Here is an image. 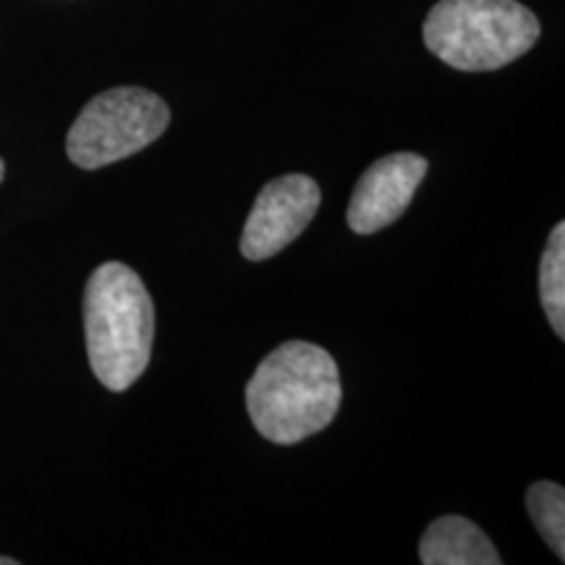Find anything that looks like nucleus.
<instances>
[{
    "label": "nucleus",
    "instance_id": "obj_1",
    "mask_svg": "<svg viewBox=\"0 0 565 565\" xmlns=\"http://www.w3.org/2000/svg\"><path fill=\"white\" fill-rule=\"evenodd\" d=\"M341 398L335 359L307 341H288L267 353L246 385L252 424L275 445H296L322 433L335 419Z\"/></svg>",
    "mask_w": 565,
    "mask_h": 565
},
{
    "label": "nucleus",
    "instance_id": "obj_2",
    "mask_svg": "<svg viewBox=\"0 0 565 565\" xmlns=\"http://www.w3.org/2000/svg\"><path fill=\"white\" fill-rule=\"evenodd\" d=\"M84 335L92 372L113 393H124L150 366L154 303L131 267L105 263L89 275Z\"/></svg>",
    "mask_w": 565,
    "mask_h": 565
},
{
    "label": "nucleus",
    "instance_id": "obj_3",
    "mask_svg": "<svg viewBox=\"0 0 565 565\" xmlns=\"http://www.w3.org/2000/svg\"><path fill=\"white\" fill-rule=\"evenodd\" d=\"M542 26L519 0H440L424 21V45L456 71H498L532 51Z\"/></svg>",
    "mask_w": 565,
    "mask_h": 565
},
{
    "label": "nucleus",
    "instance_id": "obj_4",
    "mask_svg": "<svg viewBox=\"0 0 565 565\" xmlns=\"http://www.w3.org/2000/svg\"><path fill=\"white\" fill-rule=\"evenodd\" d=\"M171 124L162 97L141 87H116L92 97L68 129L66 152L84 171L113 166L150 147Z\"/></svg>",
    "mask_w": 565,
    "mask_h": 565
},
{
    "label": "nucleus",
    "instance_id": "obj_5",
    "mask_svg": "<svg viewBox=\"0 0 565 565\" xmlns=\"http://www.w3.org/2000/svg\"><path fill=\"white\" fill-rule=\"evenodd\" d=\"M322 202L315 179L288 173L273 179L254 200L242 233V254L249 263H263L294 244L309 228Z\"/></svg>",
    "mask_w": 565,
    "mask_h": 565
},
{
    "label": "nucleus",
    "instance_id": "obj_6",
    "mask_svg": "<svg viewBox=\"0 0 565 565\" xmlns=\"http://www.w3.org/2000/svg\"><path fill=\"white\" fill-rule=\"evenodd\" d=\"M427 160L416 152L385 154L366 168L349 204V225L353 233H377L398 221L412 204L416 189L427 175Z\"/></svg>",
    "mask_w": 565,
    "mask_h": 565
},
{
    "label": "nucleus",
    "instance_id": "obj_7",
    "mask_svg": "<svg viewBox=\"0 0 565 565\" xmlns=\"http://www.w3.org/2000/svg\"><path fill=\"white\" fill-rule=\"evenodd\" d=\"M419 557L424 565H500L503 557L475 521L443 515L422 534Z\"/></svg>",
    "mask_w": 565,
    "mask_h": 565
},
{
    "label": "nucleus",
    "instance_id": "obj_8",
    "mask_svg": "<svg viewBox=\"0 0 565 565\" xmlns=\"http://www.w3.org/2000/svg\"><path fill=\"white\" fill-rule=\"evenodd\" d=\"M540 299L555 335H565V225L557 223L550 233L540 265Z\"/></svg>",
    "mask_w": 565,
    "mask_h": 565
},
{
    "label": "nucleus",
    "instance_id": "obj_9",
    "mask_svg": "<svg viewBox=\"0 0 565 565\" xmlns=\"http://www.w3.org/2000/svg\"><path fill=\"white\" fill-rule=\"evenodd\" d=\"M526 508L547 547L565 557V490L555 482H534L526 492Z\"/></svg>",
    "mask_w": 565,
    "mask_h": 565
},
{
    "label": "nucleus",
    "instance_id": "obj_10",
    "mask_svg": "<svg viewBox=\"0 0 565 565\" xmlns=\"http://www.w3.org/2000/svg\"><path fill=\"white\" fill-rule=\"evenodd\" d=\"M3 179H6V162L0 158V183H3Z\"/></svg>",
    "mask_w": 565,
    "mask_h": 565
},
{
    "label": "nucleus",
    "instance_id": "obj_11",
    "mask_svg": "<svg viewBox=\"0 0 565 565\" xmlns=\"http://www.w3.org/2000/svg\"><path fill=\"white\" fill-rule=\"evenodd\" d=\"M0 565H17V561L13 557H0Z\"/></svg>",
    "mask_w": 565,
    "mask_h": 565
}]
</instances>
